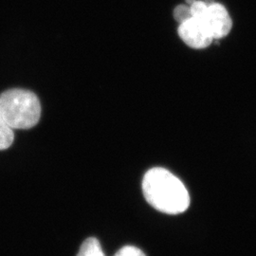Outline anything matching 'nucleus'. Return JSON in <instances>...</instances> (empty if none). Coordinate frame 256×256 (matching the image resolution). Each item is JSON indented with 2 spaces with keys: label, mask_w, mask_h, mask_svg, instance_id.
I'll return each instance as SVG.
<instances>
[{
  "label": "nucleus",
  "mask_w": 256,
  "mask_h": 256,
  "mask_svg": "<svg viewBox=\"0 0 256 256\" xmlns=\"http://www.w3.org/2000/svg\"><path fill=\"white\" fill-rule=\"evenodd\" d=\"M115 256H146L142 250L133 246L122 248Z\"/></svg>",
  "instance_id": "8"
},
{
  "label": "nucleus",
  "mask_w": 256,
  "mask_h": 256,
  "mask_svg": "<svg viewBox=\"0 0 256 256\" xmlns=\"http://www.w3.org/2000/svg\"><path fill=\"white\" fill-rule=\"evenodd\" d=\"M77 256H104L100 242L94 238H88L79 250Z\"/></svg>",
  "instance_id": "5"
},
{
  "label": "nucleus",
  "mask_w": 256,
  "mask_h": 256,
  "mask_svg": "<svg viewBox=\"0 0 256 256\" xmlns=\"http://www.w3.org/2000/svg\"><path fill=\"white\" fill-rule=\"evenodd\" d=\"M178 36L187 46L192 48H205L214 39L200 19L191 18L180 24Z\"/></svg>",
  "instance_id": "4"
},
{
  "label": "nucleus",
  "mask_w": 256,
  "mask_h": 256,
  "mask_svg": "<svg viewBox=\"0 0 256 256\" xmlns=\"http://www.w3.org/2000/svg\"><path fill=\"white\" fill-rule=\"evenodd\" d=\"M198 19H200L204 23L214 40L227 36L232 27V21L228 10L216 2L208 6L205 14Z\"/></svg>",
  "instance_id": "3"
},
{
  "label": "nucleus",
  "mask_w": 256,
  "mask_h": 256,
  "mask_svg": "<svg viewBox=\"0 0 256 256\" xmlns=\"http://www.w3.org/2000/svg\"><path fill=\"white\" fill-rule=\"evenodd\" d=\"M0 114L12 129L36 126L41 116V104L34 92L12 88L0 94Z\"/></svg>",
  "instance_id": "2"
},
{
  "label": "nucleus",
  "mask_w": 256,
  "mask_h": 256,
  "mask_svg": "<svg viewBox=\"0 0 256 256\" xmlns=\"http://www.w3.org/2000/svg\"><path fill=\"white\" fill-rule=\"evenodd\" d=\"M14 129L3 119L0 114V150L8 149L14 142Z\"/></svg>",
  "instance_id": "6"
},
{
  "label": "nucleus",
  "mask_w": 256,
  "mask_h": 256,
  "mask_svg": "<svg viewBox=\"0 0 256 256\" xmlns=\"http://www.w3.org/2000/svg\"><path fill=\"white\" fill-rule=\"evenodd\" d=\"M194 1H196V0H185V2L187 3L188 6H191Z\"/></svg>",
  "instance_id": "9"
},
{
  "label": "nucleus",
  "mask_w": 256,
  "mask_h": 256,
  "mask_svg": "<svg viewBox=\"0 0 256 256\" xmlns=\"http://www.w3.org/2000/svg\"><path fill=\"white\" fill-rule=\"evenodd\" d=\"M174 18L180 24L189 20L192 18L190 6L178 5L174 10Z\"/></svg>",
  "instance_id": "7"
},
{
  "label": "nucleus",
  "mask_w": 256,
  "mask_h": 256,
  "mask_svg": "<svg viewBox=\"0 0 256 256\" xmlns=\"http://www.w3.org/2000/svg\"><path fill=\"white\" fill-rule=\"evenodd\" d=\"M142 192L156 210L168 214H182L190 205V196L180 180L164 168H152L144 174Z\"/></svg>",
  "instance_id": "1"
}]
</instances>
